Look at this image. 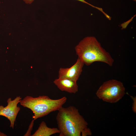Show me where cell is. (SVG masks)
Returning <instances> with one entry per match:
<instances>
[{
    "mask_svg": "<svg viewBox=\"0 0 136 136\" xmlns=\"http://www.w3.org/2000/svg\"><path fill=\"white\" fill-rule=\"evenodd\" d=\"M84 65L83 61L78 58L76 63L71 67L59 69L58 78H67L77 82L82 71Z\"/></svg>",
    "mask_w": 136,
    "mask_h": 136,
    "instance_id": "6",
    "label": "cell"
},
{
    "mask_svg": "<svg viewBox=\"0 0 136 136\" xmlns=\"http://www.w3.org/2000/svg\"><path fill=\"white\" fill-rule=\"evenodd\" d=\"M64 96L57 99H52L47 96L34 97L27 96L19 102L21 105L30 109L34 114L33 120L44 117L51 112L59 110L66 102Z\"/></svg>",
    "mask_w": 136,
    "mask_h": 136,
    "instance_id": "3",
    "label": "cell"
},
{
    "mask_svg": "<svg viewBox=\"0 0 136 136\" xmlns=\"http://www.w3.org/2000/svg\"><path fill=\"white\" fill-rule=\"evenodd\" d=\"M56 117L60 136H80L87 127L88 123L73 106L62 107Z\"/></svg>",
    "mask_w": 136,
    "mask_h": 136,
    "instance_id": "1",
    "label": "cell"
},
{
    "mask_svg": "<svg viewBox=\"0 0 136 136\" xmlns=\"http://www.w3.org/2000/svg\"><path fill=\"white\" fill-rule=\"evenodd\" d=\"M7 135L4 133L0 132V136H5Z\"/></svg>",
    "mask_w": 136,
    "mask_h": 136,
    "instance_id": "13",
    "label": "cell"
},
{
    "mask_svg": "<svg viewBox=\"0 0 136 136\" xmlns=\"http://www.w3.org/2000/svg\"><path fill=\"white\" fill-rule=\"evenodd\" d=\"M132 98L133 100L132 107L133 110L135 113H136V97H132Z\"/></svg>",
    "mask_w": 136,
    "mask_h": 136,
    "instance_id": "11",
    "label": "cell"
},
{
    "mask_svg": "<svg viewBox=\"0 0 136 136\" xmlns=\"http://www.w3.org/2000/svg\"><path fill=\"white\" fill-rule=\"evenodd\" d=\"M54 84L62 91L70 93H75L78 90L77 81L66 78L56 79L53 81Z\"/></svg>",
    "mask_w": 136,
    "mask_h": 136,
    "instance_id": "7",
    "label": "cell"
},
{
    "mask_svg": "<svg viewBox=\"0 0 136 136\" xmlns=\"http://www.w3.org/2000/svg\"><path fill=\"white\" fill-rule=\"evenodd\" d=\"M91 132L90 129L87 128H85L81 133L82 136H86L91 135Z\"/></svg>",
    "mask_w": 136,
    "mask_h": 136,
    "instance_id": "10",
    "label": "cell"
},
{
    "mask_svg": "<svg viewBox=\"0 0 136 136\" xmlns=\"http://www.w3.org/2000/svg\"><path fill=\"white\" fill-rule=\"evenodd\" d=\"M34 0H23V1L26 4H31L34 1Z\"/></svg>",
    "mask_w": 136,
    "mask_h": 136,
    "instance_id": "12",
    "label": "cell"
},
{
    "mask_svg": "<svg viewBox=\"0 0 136 136\" xmlns=\"http://www.w3.org/2000/svg\"><path fill=\"white\" fill-rule=\"evenodd\" d=\"M78 1H80V2H83V3L87 4L88 5H89L90 6H92V7L95 8L96 9L98 10L99 11H101V12H102L104 14V15L106 16L107 15V14L103 10V9H102L101 8H99L98 7H96L95 6H94L88 3L86 1L84 0H77Z\"/></svg>",
    "mask_w": 136,
    "mask_h": 136,
    "instance_id": "9",
    "label": "cell"
},
{
    "mask_svg": "<svg viewBox=\"0 0 136 136\" xmlns=\"http://www.w3.org/2000/svg\"><path fill=\"white\" fill-rule=\"evenodd\" d=\"M125 90L122 82L112 79L104 82L97 90L96 94L98 98L104 101L115 103L123 97Z\"/></svg>",
    "mask_w": 136,
    "mask_h": 136,
    "instance_id": "4",
    "label": "cell"
},
{
    "mask_svg": "<svg viewBox=\"0 0 136 136\" xmlns=\"http://www.w3.org/2000/svg\"><path fill=\"white\" fill-rule=\"evenodd\" d=\"M21 99L20 96L16 97L13 100L9 98L7 100V106L4 107L0 106V116H4L9 120L10 127L13 129L17 115L20 110V108L17 105Z\"/></svg>",
    "mask_w": 136,
    "mask_h": 136,
    "instance_id": "5",
    "label": "cell"
},
{
    "mask_svg": "<svg viewBox=\"0 0 136 136\" xmlns=\"http://www.w3.org/2000/svg\"><path fill=\"white\" fill-rule=\"evenodd\" d=\"M75 49L78 58L86 65L96 61L104 62L110 66L113 65V59L95 37L84 38L76 46Z\"/></svg>",
    "mask_w": 136,
    "mask_h": 136,
    "instance_id": "2",
    "label": "cell"
},
{
    "mask_svg": "<svg viewBox=\"0 0 136 136\" xmlns=\"http://www.w3.org/2000/svg\"><path fill=\"white\" fill-rule=\"evenodd\" d=\"M60 132L58 128L49 127L47 126L46 123L43 121L40 124L38 129L31 136H49Z\"/></svg>",
    "mask_w": 136,
    "mask_h": 136,
    "instance_id": "8",
    "label": "cell"
}]
</instances>
